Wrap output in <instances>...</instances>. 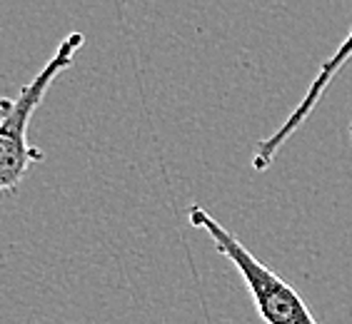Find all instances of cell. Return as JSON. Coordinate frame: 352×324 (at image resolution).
<instances>
[{
  "instance_id": "1",
  "label": "cell",
  "mask_w": 352,
  "mask_h": 324,
  "mask_svg": "<svg viewBox=\"0 0 352 324\" xmlns=\"http://www.w3.org/2000/svg\"><path fill=\"white\" fill-rule=\"evenodd\" d=\"M85 45V35H65L53 53V58L41 68L33 80L23 85L15 97L0 100V187L6 192L18 189L35 162L43 160V152L28 142V125L33 113L45 97L47 88L63 70H68L75 60V53Z\"/></svg>"
},
{
  "instance_id": "2",
  "label": "cell",
  "mask_w": 352,
  "mask_h": 324,
  "mask_svg": "<svg viewBox=\"0 0 352 324\" xmlns=\"http://www.w3.org/2000/svg\"><path fill=\"white\" fill-rule=\"evenodd\" d=\"M188 217L195 230L208 232L215 250L223 257H228L232 267L240 272V277H243L265 324H320L305 304V299L298 294V290L290 282H285L275 270L260 262L258 257L252 255L230 230H225L208 209L192 205Z\"/></svg>"
},
{
  "instance_id": "3",
  "label": "cell",
  "mask_w": 352,
  "mask_h": 324,
  "mask_svg": "<svg viewBox=\"0 0 352 324\" xmlns=\"http://www.w3.org/2000/svg\"><path fill=\"white\" fill-rule=\"evenodd\" d=\"M350 58H352V25H350V33L345 35V40L338 45V50H335V53H332L330 58L320 65L318 75H315L312 82L307 85V93L302 95V100L292 108V113L287 115V120H285L270 137H265V140L258 142L255 155H252V170L265 172L272 162L278 160L280 150H283L285 145H287V140H290V137L295 135L302 125H305V120L312 115V110L318 108V102L322 100L325 90L330 88L332 80L338 78V73L345 68V62L350 60Z\"/></svg>"
},
{
  "instance_id": "4",
  "label": "cell",
  "mask_w": 352,
  "mask_h": 324,
  "mask_svg": "<svg viewBox=\"0 0 352 324\" xmlns=\"http://www.w3.org/2000/svg\"><path fill=\"white\" fill-rule=\"evenodd\" d=\"M350 140H352V115H350Z\"/></svg>"
},
{
  "instance_id": "5",
  "label": "cell",
  "mask_w": 352,
  "mask_h": 324,
  "mask_svg": "<svg viewBox=\"0 0 352 324\" xmlns=\"http://www.w3.org/2000/svg\"><path fill=\"white\" fill-rule=\"evenodd\" d=\"M3 192H6V189H3V187H0V195H3Z\"/></svg>"
}]
</instances>
